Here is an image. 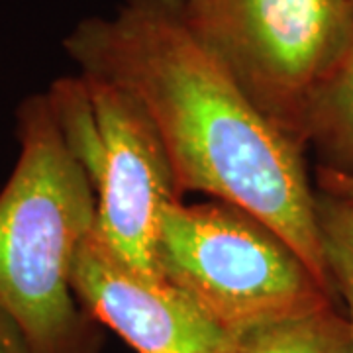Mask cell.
I'll list each match as a JSON object with an SVG mask.
<instances>
[{"label": "cell", "mask_w": 353, "mask_h": 353, "mask_svg": "<svg viewBox=\"0 0 353 353\" xmlns=\"http://www.w3.org/2000/svg\"><path fill=\"white\" fill-rule=\"evenodd\" d=\"M303 136L322 167L353 173V38L310 99Z\"/></svg>", "instance_id": "52a82bcc"}, {"label": "cell", "mask_w": 353, "mask_h": 353, "mask_svg": "<svg viewBox=\"0 0 353 353\" xmlns=\"http://www.w3.org/2000/svg\"><path fill=\"white\" fill-rule=\"evenodd\" d=\"M316 224L332 287L353 326V206L316 189Z\"/></svg>", "instance_id": "9c48e42d"}, {"label": "cell", "mask_w": 353, "mask_h": 353, "mask_svg": "<svg viewBox=\"0 0 353 353\" xmlns=\"http://www.w3.org/2000/svg\"><path fill=\"white\" fill-rule=\"evenodd\" d=\"M153 259L159 277L228 332L338 303L275 228L228 201L171 202Z\"/></svg>", "instance_id": "3957f363"}, {"label": "cell", "mask_w": 353, "mask_h": 353, "mask_svg": "<svg viewBox=\"0 0 353 353\" xmlns=\"http://www.w3.org/2000/svg\"><path fill=\"white\" fill-rule=\"evenodd\" d=\"M230 353H353V326L328 306L232 332Z\"/></svg>", "instance_id": "ba28073f"}, {"label": "cell", "mask_w": 353, "mask_h": 353, "mask_svg": "<svg viewBox=\"0 0 353 353\" xmlns=\"http://www.w3.org/2000/svg\"><path fill=\"white\" fill-rule=\"evenodd\" d=\"M18 159L0 190V308L34 353H101V324L77 301L73 265L99 201L48 94L16 110Z\"/></svg>", "instance_id": "7a4b0ae2"}, {"label": "cell", "mask_w": 353, "mask_h": 353, "mask_svg": "<svg viewBox=\"0 0 353 353\" xmlns=\"http://www.w3.org/2000/svg\"><path fill=\"white\" fill-rule=\"evenodd\" d=\"M314 185L318 190L332 194L353 206V173H343V171L318 165Z\"/></svg>", "instance_id": "30bf717a"}, {"label": "cell", "mask_w": 353, "mask_h": 353, "mask_svg": "<svg viewBox=\"0 0 353 353\" xmlns=\"http://www.w3.org/2000/svg\"><path fill=\"white\" fill-rule=\"evenodd\" d=\"M185 16L255 108L306 148L310 99L353 38L352 0H185Z\"/></svg>", "instance_id": "277c9868"}, {"label": "cell", "mask_w": 353, "mask_h": 353, "mask_svg": "<svg viewBox=\"0 0 353 353\" xmlns=\"http://www.w3.org/2000/svg\"><path fill=\"white\" fill-rule=\"evenodd\" d=\"M0 353H34L10 316L0 308Z\"/></svg>", "instance_id": "8fae6325"}, {"label": "cell", "mask_w": 353, "mask_h": 353, "mask_svg": "<svg viewBox=\"0 0 353 353\" xmlns=\"http://www.w3.org/2000/svg\"><path fill=\"white\" fill-rule=\"evenodd\" d=\"M63 50L81 75L138 99L163 139L183 199L199 192L259 216L336 296L306 148L273 126L194 36L185 0H122L112 16L77 22Z\"/></svg>", "instance_id": "6da1fadb"}, {"label": "cell", "mask_w": 353, "mask_h": 353, "mask_svg": "<svg viewBox=\"0 0 353 353\" xmlns=\"http://www.w3.org/2000/svg\"><path fill=\"white\" fill-rule=\"evenodd\" d=\"M352 4H353V0H352Z\"/></svg>", "instance_id": "7c38bea8"}, {"label": "cell", "mask_w": 353, "mask_h": 353, "mask_svg": "<svg viewBox=\"0 0 353 353\" xmlns=\"http://www.w3.org/2000/svg\"><path fill=\"white\" fill-rule=\"evenodd\" d=\"M73 290L94 322L138 353H230L232 332L167 281L132 267L97 226L77 252Z\"/></svg>", "instance_id": "8992f818"}, {"label": "cell", "mask_w": 353, "mask_h": 353, "mask_svg": "<svg viewBox=\"0 0 353 353\" xmlns=\"http://www.w3.org/2000/svg\"><path fill=\"white\" fill-rule=\"evenodd\" d=\"M81 77L101 136L88 171L99 201L97 230L132 267L161 279L153 259L159 220L171 202L183 201L163 139L132 92Z\"/></svg>", "instance_id": "5b68a950"}]
</instances>
